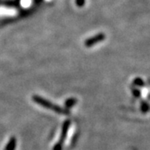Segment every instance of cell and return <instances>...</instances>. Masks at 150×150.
I'll return each instance as SVG.
<instances>
[]
</instances>
